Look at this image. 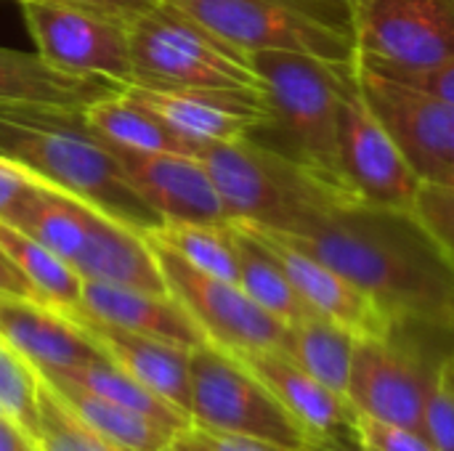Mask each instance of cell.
<instances>
[{
	"mask_svg": "<svg viewBox=\"0 0 454 451\" xmlns=\"http://www.w3.org/2000/svg\"><path fill=\"white\" fill-rule=\"evenodd\" d=\"M279 237L340 271L394 327L454 340V263L412 213L354 202Z\"/></svg>",
	"mask_w": 454,
	"mask_h": 451,
	"instance_id": "cell-1",
	"label": "cell"
},
{
	"mask_svg": "<svg viewBox=\"0 0 454 451\" xmlns=\"http://www.w3.org/2000/svg\"><path fill=\"white\" fill-rule=\"evenodd\" d=\"M0 157L144 234L165 226L128 181L114 149L85 128L82 112L0 106Z\"/></svg>",
	"mask_w": 454,
	"mask_h": 451,
	"instance_id": "cell-2",
	"label": "cell"
},
{
	"mask_svg": "<svg viewBox=\"0 0 454 451\" xmlns=\"http://www.w3.org/2000/svg\"><path fill=\"white\" fill-rule=\"evenodd\" d=\"M231 221L279 234H301L322 215L364 202L351 189L325 178L293 154L255 141H215L200 152Z\"/></svg>",
	"mask_w": 454,
	"mask_h": 451,
	"instance_id": "cell-3",
	"label": "cell"
},
{
	"mask_svg": "<svg viewBox=\"0 0 454 451\" xmlns=\"http://www.w3.org/2000/svg\"><path fill=\"white\" fill-rule=\"evenodd\" d=\"M130 61L133 85L231 93L269 106L266 85L250 58L170 3L130 24Z\"/></svg>",
	"mask_w": 454,
	"mask_h": 451,
	"instance_id": "cell-4",
	"label": "cell"
},
{
	"mask_svg": "<svg viewBox=\"0 0 454 451\" xmlns=\"http://www.w3.org/2000/svg\"><path fill=\"white\" fill-rule=\"evenodd\" d=\"M247 58L266 85L274 122L285 125L295 157L325 178L351 189L340 165L338 112L354 61L338 64L290 51H253Z\"/></svg>",
	"mask_w": 454,
	"mask_h": 451,
	"instance_id": "cell-5",
	"label": "cell"
},
{
	"mask_svg": "<svg viewBox=\"0 0 454 451\" xmlns=\"http://www.w3.org/2000/svg\"><path fill=\"white\" fill-rule=\"evenodd\" d=\"M454 340L396 327L386 338H356L346 399L356 415L423 431L426 404Z\"/></svg>",
	"mask_w": 454,
	"mask_h": 451,
	"instance_id": "cell-6",
	"label": "cell"
},
{
	"mask_svg": "<svg viewBox=\"0 0 454 451\" xmlns=\"http://www.w3.org/2000/svg\"><path fill=\"white\" fill-rule=\"evenodd\" d=\"M226 45L242 51H290L322 61L356 58L351 27L322 13L311 0H165Z\"/></svg>",
	"mask_w": 454,
	"mask_h": 451,
	"instance_id": "cell-7",
	"label": "cell"
},
{
	"mask_svg": "<svg viewBox=\"0 0 454 451\" xmlns=\"http://www.w3.org/2000/svg\"><path fill=\"white\" fill-rule=\"evenodd\" d=\"M189 391L192 425L271 441L293 451H303L309 441V433L274 393L234 354L210 343L192 348Z\"/></svg>",
	"mask_w": 454,
	"mask_h": 451,
	"instance_id": "cell-8",
	"label": "cell"
},
{
	"mask_svg": "<svg viewBox=\"0 0 454 451\" xmlns=\"http://www.w3.org/2000/svg\"><path fill=\"white\" fill-rule=\"evenodd\" d=\"M146 237L168 282V292L186 308L210 346L234 356L282 351L287 324L258 306L237 282L205 274L152 234Z\"/></svg>",
	"mask_w": 454,
	"mask_h": 451,
	"instance_id": "cell-9",
	"label": "cell"
},
{
	"mask_svg": "<svg viewBox=\"0 0 454 451\" xmlns=\"http://www.w3.org/2000/svg\"><path fill=\"white\" fill-rule=\"evenodd\" d=\"M37 53L53 66L133 85L130 24L59 0H16Z\"/></svg>",
	"mask_w": 454,
	"mask_h": 451,
	"instance_id": "cell-10",
	"label": "cell"
},
{
	"mask_svg": "<svg viewBox=\"0 0 454 451\" xmlns=\"http://www.w3.org/2000/svg\"><path fill=\"white\" fill-rule=\"evenodd\" d=\"M356 53L388 66H436L454 58V0H351Z\"/></svg>",
	"mask_w": 454,
	"mask_h": 451,
	"instance_id": "cell-11",
	"label": "cell"
},
{
	"mask_svg": "<svg viewBox=\"0 0 454 451\" xmlns=\"http://www.w3.org/2000/svg\"><path fill=\"white\" fill-rule=\"evenodd\" d=\"M338 144L346 183L367 205L404 213L415 210L426 181L364 101L354 72L340 98Z\"/></svg>",
	"mask_w": 454,
	"mask_h": 451,
	"instance_id": "cell-12",
	"label": "cell"
},
{
	"mask_svg": "<svg viewBox=\"0 0 454 451\" xmlns=\"http://www.w3.org/2000/svg\"><path fill=\"white\" fill-rule=\"evenodd\" d=\"M356 85L426 183L454 167V104L399 82L354 58Z\"/></svg>",
	"mask_w": 454,
	"mask_h": 451,
	"instance_id": "cell-13",
	"label": "cell"
},
{
	"mask_svg": "<svg viewBox=\"0 0 454 451\" xmlns=\"http://www.w3.org/2000/svg\"><path fill=\"white\" fill-rule=\"evenodd\" d=\"M114 154L138 197L165 223H231V215L200 157L130 149H114Z\"/></svg>",
	"mask_w": 454,
	"mask_h": 451,
	"instance_id": "cell-14",
	"label": "cell"
},
{
	"mask_svg": "<svg viewBox=\"0 0 454 451\" xmlns=\"http://www.w3.org/2000/svg\"><path fill=\"white\" fill-rule=\"evenodd\" d=\"M239 226L255 234L258 242L274 255V260L282 266V271L287 274L298 295L306 300V306L317 316L340 324L356 338H386L396 330L394 322L383 314V308L367 292H362L354 282H348L340 271H335L325 260L290 245L277 231L258 229L250 223H239Z\"/></svg>",
	"mask_w": 454,
	"mask_h": 451,
	"instance_id": "cell-15",
	"label": "cell"
},
{
	"mask_svg": "<svg viewBox=\"0 0 454 451\" xmlns=\"http://www.w3.org/2000/svg\"><path fill=\"white\" fill-rule=\"evenodd\" d=\"M125 93L197 144L237 141L274 125V112L266 104L231 93L173 90L152 85H128Z\"/></svg>",
	"mask_w": 454,
	"mask_h": 451,
	"instance_id": "cell-16",
	"label": "cell"
},
{
	"mask_svg": "<svg viewBox=\"0 0 454 451\" xmlns=\"http://www.w3.org/2000/svg\"><path fill=\"white\" fill-rule=\"evenodd\" d=\"M61 314L67 319H72L109 362H114L120 369H125L130 377H136L141 385H146L152 393H157L160 399H165L168 404H173L176 409H181L189 417L192 348L106 324V322L85 314L82 308H64Z\"/></svg>",
	"mask_w": 454,
	"mask_h": 451,
	"instance_id": "cell-17",
	"label": "cell"
},
{
	"mask_svg": "<svg viewBox=\"0 0 454 451\" xmlns=\"http://www.w3.org/2000/svg\"><path fill=\"white\" fill-rule=\"evenodd\" d=\"M0 340L37 372H64L104 356L59 308L8 292H0Z\"/></svg>",
	"mask_w": 454,
	"mask_h": 451,
	"instance_id": "cell-18",
	"label": "cell"
},
{
	"mask_svg": "<svg viewBox=\"0 0 454 451\" xmlns=\"http://www.w3.org/2000/svg\"><path fill=\"white\" fill-rule=\"evenodd\" d=\"M72 268L82 279L170 295L149 237L101 210H93L88 237Z\"/></svg>",
	"mask_w": 454,
	"mask_h": 451,
	"instance_id": "cell-19",
	"label": "cell"
},
{
	"mask_svg": "<svg viewBox=\"0 0 454 451\" xmlns=\"http://www.w3.org/2000/svg\"><path fill=\"white\" fill-rule=\"evenodd\" d=\"M122 90L104 77L72 74L37 51L24 53L0 48V106L21 109H53V112H85L93 101Z\"/></svg>",
	"mask_w": 454,
	"mask_h": 451,
	"instance_id": "cell-20",
	"label": "cell"
},
{
	"mask_svg": "<svg viewBox=\"0 0 454 451\" xmlns=\"http://www.w3.org/2000/svg\"><path fill=\"white\" fill-rule=\"evenodd\" d=\"M77 308L106 324L160 338L184 348H197L207 343L202 330L173 295L82 279V298Z\"/></svg>",
	"mask_w": 454,
	"mask_h": 451,
	"instance_id": "cell-21",
	"label": "cell"
},
{
	"mask_svg": "<svg viewBox=\"0 0 454 451\" xmlns=\"http://www.w3.org/2000/svg\"><path fill=\"white\" fill-rule=\"evenodd\" d=\"M290 412V417L309 436L348 433L354 409L346 396L335 393L314 375L301 369L282 351H258L237 356Z\"/></svg>",
	"mask_w": 454,
	"mask_h": 451,
	"instance_id": "cell-22",
	"label": "cell"
},
{
	"mask_svg": "<svg viewBox=\"0 0 454 451\" xmlns=\"http://www.w3.org/2000/svg\"><path fill=\"white\" fill-rule=\"evenodd\" d=\"M85 128L98 136L104 144L114 149L130 152H170V154H189L200 157L205 144H197L178 130H173L165 120H160L152 109L136 101L130 93L117 90L93 101L82 112Z\"/></svg>",
	"mask_w": 454,
	"mask_h": 451,
	"instance_id": "cell-23",
	"label": "cell"
},
{
	"mask_svg": "<svg viewBox=\"0 0 454 451\" xmlns=\"http://www.w3.org/2000/svg\"><path fill=\"white\" fill-rule=\"evenodd\" d=\"M37 372V369H35ZM56 393L59 399L88 425L93 428L98 436H104L106 441L117 444L125 451H165L181 431L157 423L146 415H138L133 409H125L120 404H112L101 396L88 393L85 388L64 380L61 375L53 372H37Z\"/></svg>",
	"mask_w": 454,
	"mask_h": 451,
	"instance_id": "cell-24",
	"label": "cell"
},
{
	"mask_svg": "<svg viewBox=\"0 0 454 451\" xmlns=\"http://www.w3.org/2000/svg\"><path fill=\"white\" fill-rule=\"evenodd\" d=\"M229 229L239 263V287L282 324H295L309 316H317L298 295V290L293 287L282 266L274 260V255L258 242V237L234 221L229 223Z\"/></svg>",
	"mask_w": 454,
	"mask_h": 451,
	"instance_id": "cell-25",
	"label": "cell"
},
{
	"mask_svg": "<svg viewBox=\"0 0 454 451\" xmlns=\"http://www.w3.org/2000/svg\"><path fill=\"white\" fill-rule=\"evenodd\" d=\"M356 351V335L322 316H309L303 322L287 324L282 354L293 359L301 369L314 375L319 383L346 396L351 364Z\"/></svg>",
	"mask_w": 454,
	"mask_h": 451,
	"instance_id": "cell-26",
	"label": "cell"
},
{
	"mask_svg": "<svg viewBox=\"0 0 454 451\" xmlns=\"http://www.w3.org/2000/svg\"><path fill=\"white\" fill-rule=\"evenodd\" d=\"M93 210L96 207L82 202L80 197H72L67 191L43 183L32 194V199L21 207L13 226L35 237L40 245H45L72 266L74 255L80 253L88 237Z\"/></svg>",
	"mask_w": 454,
	"mask_h": 451,
	"instance_id": "cell-27",
	"label": "cell"
},
{
	"mask_svg": "<svg viewBox=\"0 0 454 451\" xmlns=\"http://www.w3.org/2000/svg\"><path fill=\"white\" fill-rule=\"evenodd\" d=\"M0 250L11 258L43 303L61 311L80 306L82 276L35 237L8 221H0Z\"/></svg>",
	"mask_w": 454,
	"mask_h": 451,
	"instance_id": "cell-28",
	"label": "cell"
},
{
	"mask_svg": "<svg viewBox=\"0 0 454 451\" xmlns=\"http://www.w3.org/2000/svg\"><path fill=\"white\" fill-rule=\"evenodd\" d=\"M61 375L64 380L85 388L93 396H101L112 404H120L125 409H133L138 415H146L157 423H165L176 431H186L192 425V420L176 409L173 404H168L165 399H160L157 393H152L146 385H141L136 377H130L125 369H120L114 362H109L106 356L88 362L82 367L74 369H64V372H53Z\"/></svg>",
	"mask_w": 454,
	"mask_h": 451,
	"instance_id": "cell-29",
	"label": "cell"
},
{
	"mask_svg": "<svg viewBox=\"0 0 454 451\" xmlns=\"http://www.w3.org/2000/svg\"><path fill=\"white\" fill-rule=\"evenodd\" d=\"M157 242L178 253L194 268L213 274L226 282L239 284V263L231 242V229L226 226H207V223H165L162 229L152 231Z\"/></svg>",
	"mask_w": 454,
	"mask_h": 451,
	"instance_id": "cell-30",
	"label": "cell"
},
{
	"mask_svg": "<svg viewBox=\"0 0 454 451\" xmlns=\"http://www.w3.org/2000/svg\"><path fill=\"white\" fill-rule=\"evenodd\" d=\"M40 451H125L88 428L59 393L37 375V433Z\"/></svg>",
	"mask_w": 454,
	"mask_h": 451,
	"instance_id": "cell-31",
	"label": "cell"
},
{
	"mask_svg": "<svg viewBox=\"0 0 454 451\" xmlns=\"http://www.w3.org/2000/svg\"><path fill=\"white\" fill-rule=\"evenodd\" d=\"M0 409L32 439L37 433V372L0 340Z\"/></svg>",
	"mask_w": 454,
	"mask_h": 451,
	"instance_id": "cell-32",
	"label": "cell"
},
{
	"mask_svg": "<svg viewBox=\"0 0 454 451\" xmlns=\"http://www.w3.org/2000/svg\"><path fill=\"white\" fill-rule=\"evenodd\" d=\"M354 441L362 451H436L428 436L418 428L396 425V423H383L367 415H356L351 420Z\"/></svg>",
	"mask_w": 454,
	"mask_h": 451,
	"instance_id": "cell-33",
	"label": "cell"
},
{
	"mask_svg": "<svg viewBox=\"0 0 454 451\" xmlns=\"http://www.w3.org/2000/svg\"><path fill=\"white\" fill-rule=\"evenodd\" d=\"M412 215L423 223V229L439 242V247L454 263V186L426 183L420 189Z\"/></svg>",
	"mask_w": 454,
	"mask_h": 451,
	"instance_id": "cell-34",
	"label": "cell"
},
{
	"mask_svg": "<svg viewBox=\"0 0 454 451\" xmlns=\"http://www.w3.org/2000/svg\"><path fill=\"white\" fill-rule=\"evenodd\" d=\"M450 362L442 367L431 388L426 417H423V433L428 436V441L436 451H454V380L450 372Z\"/></svg>",
	"mask_w": 454,
	"mask_h": 451,
	"instance_id": "cell-35",
	"label": "cell"
},
{
	"mask_svg": "<svg viewBox=\"0 0 454 451\" xmlns=\"http://www.w3.org/2000/svg\"><path fill=\"white\" fill-rule=\"evenodd\" d=\"M356 58L367 66H372L375 72L386 74V77H394L399 82H407L412 88H420L431 96H439L444 101L454 104V58L450 61H442L436 66H420V69H412V66H388V64H375V61H367L356 53Z\"/></svg>",
	"mask_w": 454,
	"mask_h": 451,
	"instance_id": "cell-36",
	"label": "cell"
},
{
	"mask_svg": "<svg viewBox=\"0 0 454 451\" xmlns=\"http://www.w3.org/2000/svg\"><path fill=\"white\" fill-rule=\"evenodd\" d=\"M173 444L184 451H293L277 447L271 441L234 436V433H218V431H207L200 425H189L186 431H181Z\"/></svg>",
	"mask_w": 454,
	"mask_h": 451,
	"instance_id": "cell-37",
	"label": "cell"
},
{
	"mask_svg": "<svg viewBox=\"0 0 454 451\" xmlns=\"http://www.w3.org/2000/svg\"><path fill=\"white\" fill-rule=\"evenodd\" d=\"M43 186L32 173L19 167L16 162L0 157V221L13 223L21 207L32 199V194Z\"/></svg>",
	"mask_w": 454,
	"mask_h": 451,
	"instance_id": "cell-38",
	"label": "cell"
},
{
	"mask_svg": "<svg viewBox=\"0 0 454 451\" xmlns=\"http://www.w3.org/2000/svg\"><path fill=\"white\" fill-rule=\"evenodd\" d=\"M59 3L77 5V8L96 11V13H104V16H112V19L133 24L136 19L146 16L149 11H154L165 0H59Z\"/></svg>",
	"mask_w": 454,
	"mask_h": 451,
	"instance_id": "cell-39",
	"label": "cell"
},
{
	"mask_svg": "<svg viewBox=\"0 0 454 451\" xmlns=\"http://www.w3.org/2000/svg\"><path fill=\"white\" fill-rule=\"evenodd\" d=\"M0 451H40V447L24 428L0 415Z\"/></svg>",
	"mask_w": 454,
	"mask_h": 451,
	"instance_id": "cell-40",
	"label": "cell"
},
{
	"mask_svg": "<svg viewBox=\"0 0 454 451\" xmlns=\"http://www.w3.org/2000/svg\"><path fill=\"white\" fill-rule=\"evenodd\" d=\"M0 292H8V295H21V298H35V290L29 287V282L21 276V271L11 263V258L0 250Z\"/></svg>",
	"mask_w": 454,
	"mask_h": 451,
	"instance_id": "cell-41",
	"label": "cell"
},
{
	"mask_svg": "<svg viewBox=\"0 0 454 451\" xmlns=\"http://www.w3.org/2000/svg\"><path fill=\"white\" fill-rule=\"evenodd\" d=\"M303 451H362L351 433H330V436H309Z\"/></svg>",
	"mask_w": 454,
	"mask_h": 451,
	"instance_id": "cell-42",
	"label": "cell"
},
{
	"mask_svg": "<svg viewBox=\"0 0 454 451\" xmlns=\"http://www.w3.org/2000/svg\"><path fill=\"white\" fill-rule=\"evenodd\" d=\"M311 3H319V5H346L348 8L351 0H311Z\"/></svg>",
	"mask_w": 454,
	"mask_h": 451,
	"instance_id": "cell-43",
	"label": "cell"
},
{
	"mask_svg": "<svg viewBox=\"0 0 454 451\" xmlns=\"http://www.w3.org/2000/svg\"><path fill=\"white\" fill-rule=\"evenodd\" d=\"M439 183H444V186H454V167H452V170H447V175H444V178H442Z\"/></svg>",
	"mask_w": 454,
	"mask_h": 451,
	"instance_id": "cell-44",
	"label": "cell"
},
{
	"mask_svg": "<svg viewBox=\"0 0 454 451\" xmlns=\"http://www.w3.org/2000/svg\"><path fill=\"white\" fill-rule=\"evenodd\" d=\"M165 451H184V449H178L176 444H170V447H168V449H165Z\"/></svg>",
	"mask_w": 454,
	"mask_h": 451,
	"instance_id": "cell-45",
	"label": "cell"
},
{
	"mask_svg": "<svg viewBox=\"0 0 454 451\" xmlns=\"http://www.w3.org/2000/svg\"><path fill=\"white\" fill-rule=\"evenodd\" d=\"M450 372H452V380H454V356H452V362H450Z\"/></svg>",
	"mask_w": 454,
	"mask_h": 451,
	"instance_id": "cell-46",
	"label": "cell"
},
{
	"mask_svg": "<svg viewBox=\"0 0 454 451\" xmlns=\"http://www.w3.org/2000/svg\"><path fill=\"white\" fill-rule=\"evenodd\" d=\"M0 415H3V409H0Z\"/></svg>",
	"mask_w": 454,
	"mask_h": 451,
	"instance_id": "cell-47",
	"label": "cell"
}]
</instances>
